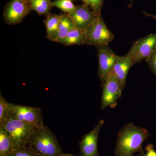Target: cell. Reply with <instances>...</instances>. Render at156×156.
Instances as JSON below:
<instances>
[{
  "label": "cell",
  "instance_id": "obj_23",
  "mask_svg": "<svg viewBox=\"0 0 156 156\" xmlns=\"http://www.w3.org/2000/svg\"><path fill=\"white\" fill-rule=\"evenodd\" d=\"M146 153L143 156H156V151L152 144H149L145 147Z\"/></svg>",
  "mask_w": 156,
  "mask_h": 156
},
{
  "label": "cell",
  "instance_id": "obj_25",
  "mask_svg": "<svg viewBox=\"0 0 156 156\" xmlns=\"http://www.w3.org/2000/svg\"><path fill=\"white\" fill-rule=\"evenodd\" d=\"M59 156H79L75 155L72 154H62L61 155Z\"/></svg>",
  "mask_w": 156,
  "mask_h": 156
},
{
  "label": "cell",
  "instance_id": "obj_28",
  "mask_svg": "<svg viewBox=\"0 0 156 156\" xmlns=\"http://www.w3.org/2000/svg\"><path fill=\"white\" fill-rule=\"evenodd\" d=\"M81 1H83V2L84 0H81Z\"/></svg>",
  "mask_w": 156,
  "mask_h": 156
},
{
  "label": "cell",
  "instance_id": "obj_13",
  "mask_svg": "<svg viewBox=\"0 0 156 156\" xmlns=\"http://www.w3.org/2000/svg\"><path fill=\"white\" fill-rule=\"evenodd\" d=\"M72 20L68 14H62L61 20L57 30L48 38L52 41L58 42L64 39L70 31L74 27Z\"/></svg>",
  "mask_w": 156,
  "mask_h": 156
},
{
  "label": "cell",
  "instance_id": "obj_19",
  "mask_svg": "<svg viewBox=\"0 0 156 156\" xmlns=\"http://www.w3.org/2000/svg\"><path fill=\"white\" fill-rule=\"evenodd\" d=\"M9 102L3 97L2 94H0V125L2 124L9 115Z\"/></svg>",
  "mask_w": 156,
  "mask_h": 156
},
{
  "label": "cell",
  "instance_id": "obj_16",
  "mask_svg": "<svg viewBox=\"0 0 156 156\" xmlns=\"http://www.w3.org/2000/svg\"><path fill=\"white\" fill-rule=\"evenodd\" d=\"M14 150L10 136L5 129L0 127V156H8Z\"/></svg>",
  "mask_w": 156,
  "mask_h": 156
},
{
  "label": "cell",
  "instance_id": "obj_8",
  "mask_svg": "<svg viewBox=\"0 0 156 156\" xmlns=\"http://www.w3.org/2000/svg\"><path fill=\"white\" fill-rule=\"evenodd\" d=\"M31 11L27 0H11L5 6L3 16L6 23L14 25L22 22Z\"/></svg>",
  "mask_w": 156,
  "mask_h": 156
},
{
  "label": "cell",
  "instance_id": "obj_3",
  "mask_svg": "<svg viewBox=\"0 0 156 156\" xmlns=\"http://www.w3.org/2000/svg\"><path fill=\"white\" fill-rule=\"evenodd\" d=\"M0 127H3L10 136L14 149L27 146L29 140L37 130L33 126L17 119L10 112L7 119Z\"/></svg>",
  "mask_w": 156,
  "mask_h": 156
},
{
  "label": "cell",
  "instance_id": "obj_4",
  "mask_svg": "<svg viewBox=\"0 0 156 156\" xmlns=\"http://www.w3.org/2000/svg\"><path fill=\"white\" fill-rule=\"evenodd\" d=\"M84 45L96 47L108 45L115 38V35L108 28L101 14L98 16L85 31Z\"/></svg>",
  "mask_w": 156,
  "mask_h": 156
},
{
  "label": "cell",
  "instance_id": "obj_14",
  "mask_svg": "<svg viewBox=\"0 0 156 156\" xmlns=\"http://www.w3.org/2000/svg\"><path fill=\"white\" fill-rule=\"evenodd\" d=\"M86 40L85 31L73 27L64 39L58 42L65 46L84 44Z\"/></svg>",
  "mask_w": 156,
  "mask_h": 156
},
{
  "label": "cell",
  "instance_id": "obj_9",
  "mask_svg": "<svg viewBox=\"0 0 156 156\" xmlns=\"http://www.w3.org/2000/svg\"><path fill=\"white\" fill-rule=\"evenodd\" d=\"M97 49L98 76L102 87L107 76L112 69L118 56L111 49L108 45L97 47Z\"/></svg>",
  "mask_w": 156,
  "mask_h": 156
},
{
  "label": "cell",
  "instance_id": "obj_7",
  "mask_svg": "<svg viewBox=\"0 0 156 156\" xmlns=\"http://www.w3.org/2000/svg\"><path fill=\"white\" fill-rule=\"evenodd\" d=\"M102 87L101 109L104 110L108 107L114 108L117 106V101L122 96V90L112 71L109 73Z\"/></svg>",
  "mask_w": 156,
  "mask_h": 156
},
{
  "label": "cell",
  "instance_id": "obj_29",
  "mask_svg": "<svg viewBox=\"0 0 156 156\" xmlns=\"http://www.w3.org/2000/svg\"><path fill=\"white\" fill-rule=\"evenodd\" d=\"M27 1H28V0H27Z\"/></svg>",
  "mask_w": 156,
  "mask_h": 156
},
{
  "label": "cell",
  "instance_id": "obj_1",
  "mask_svg": "<svg viewBox=\"0 0 156 156\" xmlns=\"http://www.w3.org/2000/svg\"><path fill=\"white\" fill-rule=\"evenodd\" d=\"M150 136L145 128L128 123L118 134L114 154L115 156H133L135 153L144 154L142 144Z\"/></svg>",
  "mask_w": 156,
  "mask_h": 156
},
{
  "label": "cell",
  "instance_id": "obj_18",
  "mask_svg": "<svg viewBox=\"0 0 156 156\" xmlns=\"http://www.w3.org/2000/svg\"><path fill=\"white\" fill-rule=\"evenodd\" d=\"M52 4L53 7L58 8L68 14L73 13L76 8L71 0H55L52 2Z\"/></svg>",
  "mask_w": 156,
  "mask_h": 156
},
{
  "label": "cell",
  "instance_id": "obj_24",
  "mask_svg": "<svg viewBox=\"0 0 156 156\" xmlns=\"http://www.w3.org/2000/svg\"><path fill=\"white\" fill-rule=\"evenodd\" d=\"M143 12L144 15H145L146 16H147V17H151V18L156 19V15H152V14L148 13L147 12H145V11H143Z\"/></svg>",
  "mask_w": 156,
  "mask_h": 156
},
{
  "label": "cell",
  "instance_id": "obj_26",
  "mask_svg": "<svg viewBox=\"0 0 156 156\" xmlns=\"http://www.w3.org/2000/svg\"><path fill=\"white\" fill-rule=\"evenodd\" d=\"M133 0H130V2L129 5H128V7L129 8H132V6H133Z\"/></svg>",
  "mask_w": 156,
  "mask_h": 156
},
{
  "label": "cell",
  "instance_id": "obj_11",
  "mask_svg": "<svg viewBox=\"0 0 156 156\" xmlns=\"http://www.w3.org/2000/svg\"><path fill=\"white\" fill-rule=\"evenodd\" d=\"M89 9V7L83 4L76 6L75 11L68 14L76 28L85 31L96 19L98 15Z\"/></svg>",
  "mask_w": 156,
  "mask_h": 156
},
{
  "label": "cell",
  "instance_id": "obj_6",
  "mask_svg": "<svg viewBox=\"0 0 156 156\" xmlns=\"http://www.w3.org/2000/svg\"><path fill=\"white\" fill-rule=\"evenodd\" d=\"M156 49V33L151 34L136 41L128 53L134 64L146 60Z\"/></svg>",
  "mask_w": 156,
  "mask_h": 156
},
{
  "label": "cell",
  "instance_id": "obj_22",
  "mask_svg": "<svg viewBox=\"0 0 156 156\" xmlns=\"http://www.w3.org/2000/svg\"><path fill=\"white\" fill-rule=\"evenodd\" d=\"M146 61L152 72L156 76V49Z\"/></svg>",
  "mask_w": 156,
  "mask_h": 156
},
{
  "label": "cell",
  "instance_id": "obj_15",
  "mask_svg": "<svg viewBox=\"0 0 156 156\" xmlns=\"http://www.w3.org/2000/svg\"><path fill=\"white\" fill-rule=\"evenodd\" d=\"M28 2L31 11L39 15L48 16L53 7L51 0H28Z\"/></svg>",
  "mask_w": 156,
  "mask_h": 156
},
{
  "label": "cell",
  "instance_id": "obj_5",
  "mask_svg": "<svg viewBox=\"0 0 156 156\" xmlns=\"http://www.w3.org/2000/svg\"><path fill=\"white\" fill-rule=\"evenodd\" d=\"M9 111L17 119L33 126L37 129L44 127L42 110L37 107L9 103Z\"/></svg>",
  "mask_w": 156,
  "mask_h": 156
},
{
  "label": "cell",
  "instance_id": "obj_12",
  "mask_svg": "<svg viewBox=\"0 0 156 156\" xmlns=\"http://www.w3.org/2000/svg\"><path fill=\"white\" fill-rule=\"evenodd\" d=\"M134 64L132 58L128 53L123 56H118L112 69L122 91L126 86L128 71Z\"/></svg>",
  "mask_w": 156,
  "mask_h": 156
},
{
  "label": "cell",
  "instance_id": "obj_10",
  "mask_svg": "<svg viewBox=\"0 0 156 156\" xmlns=\"http://www.w3.org/2000/svg\"><path fill=\"white\" fill-rule=\"evenodd\" d=\"M104 123V120H100L92 131L83 136L79 143L82 156H98V134Z\"/></svg>",
  "mask_w": 156,
  "mask_h": 156
},
{
  "label": "cell",
  "instance_id": "obj_2",
  "mask_svg": "<svg viewBox=\"0 0 156 156\" xmlns=\"http://www.w3.org/2000/svg\"><path fill=\"white\" fill-rule=\"evenodd\" d=\"M27 146L39 156H59L63 154L56 136L45 126L37 129Z\"/></svg>",
  "mask_w": 156,
  "mask_h": 156
},
{
  "label": "cell",
  "instance_id": "obj_27",
  "mask_svg": "<svg viewBox=\"0 0 156 156\" xmlns=\"http://www.w3.org/2000/svg\"><path fill=\"white\" fill-rule=\"evenodd\" d=\"M144 154H140L139 155H136V156H143Z\"/></svg>",
  "mask_w": 156,
  "mask_h": 156
},
{
  "label": "cell",
  "instance_id": "obj_17",
  "mask_svg": "<svg viewBox=\"0 0 156 156\" xmlns=\"http://www.w3.org/2000/svg\"><path fill=\"white\" fill-rule=\"evenodd\" d=\"M62 17L61 15L56 14H49L44 20L47 38L50 37L56 32L60 23Z\"/></svg>",
  "mask_w": 156,
  "mask_h": 156
},
{
  "label": "cell",
  "instance_id": "obj_21",
  "mask_svg": "<svg viewBox=\"0 0 156 156\" xmlns=\"http://www.w3.org/2000/svg\"><path fill=\"white\" fill-rule=\"evenodd\" d=\"M8 156H39L27 146L15 149Z\"/></svg>",
  "mask_w": 156,
  "mask_h": 156
},
{
  "label": "cell",
  "instance_id": "obj_20",
  "mask_svg": "<svg viewBox=\"0 0 156 156\" xmlns=\"http://www.w3.org/2000/svg\"><path fill=\"white\" fill-rule=\"evenodd\" d=\"M104 0H84V5L91 9L95 14H101Z\"/></svg>",
  "mask_w": 156,
  "mask_h": 156
}]
</instances>
